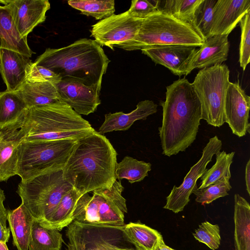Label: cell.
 Returning a JSON list of instances; mask_svg holds the SVG:
<instances>
[{"label":"cell","mask_w":250,"mask_h":250,"mask_svg":"<svg viewBox=\"0 0 250 250\" xmlns=\"http://www.w3.org/2000/svg\"><path fill=\"white\" fill-rule=\"evenodd\" d=\"M162 125V153L170 157L185 151L195 140L202 119L201 105L192 83L179 79L166 87Z\"/></svg>","instance_id":"6da1fadb"},{"label":"cell","mask_w":250,"mask_h":250,"mask_svg":"<svg viewBox=\"0 0 250 250\" xmlns=\"http://www.w3.org/2000/svg\"><path fill=\"white\" fill-rule=\"evenodd\" d=\"M117 153L97 131L78 140L63 168L66 180L81 194L110 188L117 180Z\"/></svg>","instance_id":"7a4b0ae2"},{"label":"cell","mask_w":250,"mask_h":250,"mask_svg":"<svg viewBox=\"0 0 250 250\" xmlns=\"http://www.w3.org/2000/svg\"><path fill=\"white\" fill-rule=\"evenodd\" d=\"M110 60L94 40L83 38L60 48L46 49L34 62L58 74L100 90Z\"/></svg>","instance_id":"3957f363"},{"label":"cell","mask_w":250,"mask_h":250,"mask_svg":"<svg viewBox=\"0 0 250 250\" xmlns=\"http://www.w3.org/2000/svg\"><path fill=\"white\" fill-rule=\"evenodd\" d=\"M96 130L67 104L58 101L28 109L18 133L21 142L79 139Z\"/></svg>","instance_id":"277c9868"},{"label":"cell","mask_w":250,"mask_h":250,"mask_svg":"<svg viewBox=\"0 0 250 250\" xmlns=\"http://www.w3.org/2000/svg\"><path fill=\"white\" fill-rule=\"evenodd\" d=\"M204 42L189 23L160 12L143 20L133 39L115 47L133 51L169 45L200 47Z\"/></svg>","instance_id":"5b68a950"},{"label":"cell","mask_w":250,"mask_h":250,"mask_svg":"<svg viewBox=\"0 0 250 250\" xmlns=\"http://www.w3.org/2000/svg\"><path fill=\"white\" fill-rule=\"evenodd\" d=\"M73 188L63 168L48 170L19 183L17 193L34 219L46 222L62 197Z\"/></svg>","instance_id":"8992f818"},{"label":"cell","mask_w":250,"mask_h":250,"mask_svg":"<svg viewBox=\"0 0 250 250\" xmlns=\"http://www.w3.org/2000/svg\"><path fill=\"white\" fill-rule=\"evenodd\" d=\"M77 141L21 142L17 148V175L24 181L48 170L63 168Z\"/></svg>","instance_id":"52a82bcc"},{"label":"cell","mask_w":250,"mask_h":250,"mask_svg":"<svg viewBox=\"0 0 250 250\" xmlns=\"http://www.w3.org/2000/svg\"><path fill=\"white\" fill-rule=\"evenodd\" d=\"M121 181L116 180L110 188L83 194L75 205L72 220L89 225L124 226L127 212Z\"/></svg>","instance_id":"ba28073f"},{"label":"cell","mask_w":250,"mask_h":250,"mask_svg":"<svg viewBox=\"0 0 250 250\" xmlns=\"http://www.w3.org/2000/svg\"><path fill=\"white\" fill-rule=\"evenodd\" d=\"M229 70L225 64L201 69L192 84L200 100L202 119L214 127L225 123L224 103L230 82Z\"/></svg>","instance_id":"9c48e42d"},{"label":"cell","mask_w":250,"mask_h":250,"mask_svg":"<svg viewBox=\"0 0 250 250\" xmlns=\"http://www.w3.org/2000/svg\"><path fill=\"white\" fill-rule=\"evenodd\" d=\"M124 226L89 225L73 221L66 231L67 250H136L124 232Z\"/></svg>","instance_id":"30bf717a"},{"label":"cell","mask_w":250,"mask_h":250,"mask_svg":"<svg viewBox=\"0 0 250 250\" xmlns=\"http://www.w3.org/2000/svg\"><path fill=\"white\" fill-rule=\"evenodd\" d=\"M222 142L217 136L209 139L203 149L199 160L190 169L179 187L174 186L166 198L165 209L175 213L182 211L190 201L189 196L198 188L196 183L207 169L208 164L212 160L213 155L220 151Z\"/></svg>","instance_id":"8fae6325"},{"label":"cell","mask_w":250,"mask_h":250,"mask_svg":"<svg viewBox=\"0 0 250 250\" xmlns=\"http://www.w3.org/2000/svg\"><path fill=\"white\" fill-rule=\"evenodd\" d=\"M143 20L130 16L127 11L100 20L92 26L91 37L101 46L113 47L133 39Z\"/></svg>","instance_id":"7c38bea8"},{"label":"cell","mask_w":250,"mask_h":250,"mask_svg":"<svg viewBox=\"0 0 250 250\" xmlns=\"http://www.w3.org/2000/svg\"><path fill=\"white\" fill-rule=\"evenodd\" d=\"M59 101L71 107L79 115L94 112L101 104V90L72 80H61L56 83Z\"/></svg>","instance_id":"4fadbf2b"},{"label":"cell","mask_w":250,"mask_h":250,"mask_svg":"<svg viewBox=\"0 0 250 250\" xmlns=\"http://www.w3.org/2000/svg\"><path fill=\"white\" fill-rule=\"evenodd\" d=\"M250 97L241 88L239 81L230 82L225 98V120L232 132L239 137L250 133Z\"/></svg>","instance_id":"5bb4252c"},{"label":"cell","mask_w":250,"mask_h":250,"mask_svg":"<svg viewBox=\"0 0 250 250\" xmlns=\"http://www.w3.org/2000/svg\"><path fill=\"white\" fill-rule=\"evenodd\" d=\"M0 3L8 7L17 30L26 38L36 26L45 21L50 8L48 0H0Z\"/></svg>","instance_id":"9a60e30c"},{"label":"cell","mask_w":250,"mask_h":250,"mask_svg":"<svg viewBox=\"0 0 250 250\" xmlns=\"http://www.w3.org/2000/svg\"><path fill=\"white\" fill-rule=\"evenodd\" d=\"M197 47L185 45L155 46L141 50L155 63L164 66L174 75L186 76L188 63Z\"/></svg>","instance_id":"2e32d148"},{"label":"cell","mask_w":250,"mask_h":250,"mask_svg":"<svg viewBox=\"0 0 250 250\" xmlns=\"http://www.w3.org/2000/svg\"><path fill=\"white\" fill-rule=\"evenodd\" d=\"M250 11V0H217L213 12L210 37L229 35Z\"/></svg>","instance_id":"e0dca14e"},{"label":"cell","mask_w":250,"mask_h":250,"mask_svg":"<svg viewBox=\"0 0 250 250\" xmlns=\"http://www.w3.org/2000/svg\"><path fill=\"white\" fill-rule=\"evenodd\" d=\"M229 49L228 35H215L205 41L189 61L186 76L194 69L222 64L228 59Z\"/></svg>","instance_id":"ac0fdd59"},{"label":"cell","mask_w":250,"mask_h":250,"mask_svg":"<svg viewBox=\"0 0 250 250\" xmlns=\"http://www.w3.org/2000/svg\"><path fill=\"white\" fill-rule=\"evenodd\" d=\"M30 58L14 51L0 50V74L8 91L16 90L26 81Z\"/></svg>","instance_id":"d6986e66"},{"label":"cell","mask_w":250,"mask_h":250,"mask_svg":"<svg viewBox=\"0 0 250 250\" xmlns=\"http://www.w3.org/2000/svg\"><path fill=\"white\" fill-rule=\"evenodd\" d=\"M157 111V105L153 101L145 100L140 101L136 108L128 113L122 111L109 113L104 115V121L98 132L102 135L114 131L128 130L137 120H145L149 116Z\"/></svg>","instance_id":"ffe728a7"},{"label":"cell","mask_w":250,"mask_h":250,"mask_svg":"<svg viewBox=\"0 0 250 250\" xmlns=\"http://www.w3.org/2000/svg\"><path fill=\"white\" fill-rule=\"evenodd\" d=\"M28 109L15 91L0 92V131L8 132L19 130Z\"/></svg>","instance_id":"44dd1931"},{"label":"cell","mask_w":250,"mask_h":250,"mask_svg":"<svg viewBox=\"0 0 250 250\" xmlns=\"http://www.w3.org/2000/svg\"><path fill=\"white\" fill-rule=\"evenodd\" d=\"M8 49L31 58L35 53L30 48L27 39L20 34L8 7L0 5V50Z\"/></svg>","instance_id":"7402d4cb"},{"label":"cell","mask_w":250,"mask_h":250,"mask_svg":"<svg viewBox=\"0 0 250 250\" xmlns=\"http://www.w3.org/2000/svg\"><path fill=\"white\" fill-rule=\"evenodd\" d=\"M15 91L23 100L28 109L60 101L56 83L51 82L25 81Z\"/></svg>","instance_id":"603a6c76"},{"label":"cell","mask_w":250,"mask_h":250,"mask_svg":"<svg viewBox=\"0 0 250 250\" xmlns=\"http://www.w3.org/2000/svg\"><path fill=\"white\" fill-rule=\"evenodd\" d=\"M34 219L22 204L15 209L8 210L7 220L12 232L13 243L18 250H28Z\"/></svg>","instance_id":"cb8c5ba5"},{"label":"cell","mask_w":250,"mask_h":250,"mask_svg":"<svg viewBox=\"0 0 250 250\" xmlns=\"http://www.w3.org/2000/svg\"><path fill=\"white\" fill-rule=\"evenodd\" d=\"M235 250H250V205L239 194L234 195Z\"/></svg>","instance_id":"d4e9b609"},{"label":"cell","mask_w":250,"mask_h":250,"mask_svg":"<svg viewBox=\"0 0 250 250\" xmlns=\"http://www.w3.org/2000/svg\"><path fill=\"white\" fill-rule=\"evenodd\" d=\"M18 130L4 132L0 140V182L6 181L17 175V148L21 142Z\"/></svg>","instance_id":"484cf974"},{"label":"cell","mask_w":250,"mask_h":250,"mask_svg":"<svg viewBox=\"0 0 250 250\" xmlns=\"http://www.w3.org/2000/svg\"><path fill=\"white\" fill-rule=\"evenodd\" d=\"M62 242L60 230L45 227L34 219L28 250H60Z\"/></svg>","instance_id":"4316f807"},{"label":"cell","mask_w":250,"mask_h":250,"mask_svg":"<svg viewBox=\"0 0 250 250\" xmlns=\"http://www.w3.org/2000/svg\"><path fill=\"white\" fill-rule=\"evenodd\" d=\"M82 195L72 188L62 198L49 219L42 225L61 230L72 221L73 212L78 199Z\"/></svg>","instance_id":"83f0119b"},{"label":"cell","mask_w":250,"mask_h":250,"mask_svg":"<svg viewBox=\"0 0 250 250\" xmlns=\"http://www.w3.org/2000/svg\"><path fill=\"white\" fill-rule=\"evenodd\" d=\"M123 230L127 239L136 250H153L162 236L157 230L138 222L125 224Z\"/></svg>","instance_id":"f1b7e54d"},{"label":"cell","mask_w":250,"mask_h":250,"mask_svg":"<svg viewBox=\"0 0 250 250\" xmlns=\"http://www.w3.org/2000/svg\"><path fill=\"white\" fill-rule=\"evenodd\" d=\"M202 0H153L159 12L173 16L182 21L189 23L194 12Z\"/></svg>","instance_id":"f546056e"},{"label":"cell","mask_w":250,"mask_h":250,"mask_svg":"<svg viewBox=\"0 0 250 250\" xmlns=\"http://www.w3.org/2000/svg\"><path fill=\"white\" fill-rule=\"evenodd\" d=\"M151 169V164L150 163L126 156L117 163L115 176L117 180L121 181L125 179L132 184L143 180L148 176V173Z\"/></svg>","instance_id":"4dcf8cb0"},{"label":"cell","mask_w":250,"mask_h":250,"mask_svg":"<svg viewBox=\"0 0 250 250\" xmlns=\"http://www.w3.org/2000/svg\"><path fill=\"white\" fill-rule=\"evenodd\" d=\"M235 152L227 153L225 151L215 154L216 162L209 169H207L200 177L201 182L199 189L212 185L223 177L231 178L230 167L232 163Z\"/></svg>","instance_id":"1f68e13d"},{"label":"cell","mask_w":250,"mask_h":250,"mask_svg":"<svg viewBox=\"0 0 250 250\" xmlns=\"http://www.w3.org/2000/svg\"><path fill=\"white\" fill-rule=\"evenodd\" d=\"M67 2L82 14L100 21L111 16L115 11L114 0H70Z\"/></svg>","instance_id":"d6a6232c"},{"label":"cell","mask_w":250,"mask_h":250,"mask_svg":"<svg viewBox=\"0 0 250 250\" xmlns=\"http://www.w3.org/2000/svg\"><path fill=\"white\" fill-rule=\"evenodd\" d=\"M216 0H202L197 7L190 23L204 41L210 37L213 8Z\"/></svg>","instance_id":"836d02e7"},{"label":"cell","mask_w":250,"mask_h":250,"mask_svg":"<svg viewBox=\"0 0 250 250\" xmlns=\"http://www.w3.org/2000/svg\"><path fill=\"white\" fill-rule=\"evenodd\" d=\"M230 178L223 177L216 183L204 188H197L193 192L195 196V201L202 205L211 203L214 200L229 195L232 188L229 179Z\"/></svg>","instance_id":"e575fe53"},{"label":"cell","mask_w":250,"mask_h":250,"mask_svg":"<svg viewBox=\"0 0 250 250\" xmlns=\"http://www.w3.org/2000/svg\"><path fill=\"white\" fill-rule=\"evenodd\" d=\"M192 234L196 240L205 244L212 250L218 249L220 245V228L217 224L213 225L208 221L204 222Z\"/></svg>","instance_id":"d590c367"},{"label":"cell","mask_w":250,"mask_h":250,"mask_svg":"<svg viewBox=\"0 0 250 250\" xmlns=\"http://www.w3.org/2000/svg\"><path fill=\"white\" fill-rule=\"evenodd\" d=\"M239 23L241 28L239 62L245 70L250 61V11L245 15Z\"/></svg>","instance_id":"8d00e7d4"},{"label":"cell","mask_w":250,"mask_h":250,"mask_svg":"<svg viewBox=\"0 0 250 250\" xmlns=\"http://www.w3.org/2000/svg\"><path fill=\"white\" fill-rule=\"evenodd\" d=\"M61 77L51 70L31 62L26 71V81L30 82H51L57 83Z\"/></svg>","instance_id":"74e56055"},{"label":"cell","mask_w":250,"mask_h":250,"mask_svg":"<svg viewBox=\"0 0 250 250\" xmlns=\"http://www.w3.org/2000/svg\"><path fill=\"white\" fill-rule=\"evenodd\" d=\"M127 12L130 16L138 19L144 20L160 12L153 0H133Z\"/></svg>","instance_id":"f35d334b"},{"label":"cell","mask_w":250,"mask_h":250,"mask_svg":"<svg viewBox=\"0 0 250 250\" xmlns=\"http://www.w3.org/2000/svg\"><path fill=\"white\" fill-rule=\"evenodd\" d=\"M5 199L4 191L0 188V221L3 225L6 226L8 210L5 208L3 205Z\"/></svg>","instance_id":"ab89813d"},{"label":"cell","mask_w":250,"mask_h":250,"mask_svg":"<svg viewBox=\"0 0 250 250\" xmlns=\"http://www.w3.org/2000/svg\"><path fill=\"white\" fill-rule=\"evenodd\" d=\"M10 237V229L0 221V241L6 243Z\"/></svg>","instance_id":"60d3db41"},{"label":"cell","mask_w":250,"mask_h":250,"mask_svg":"<svg viewBox=\"0 0 250 250\" xmlns=\"http://www.w3.org/2000/svg\"><path fill=\"white\" fill-rule=\"evenodd\" d=\"M245 182L246 189L249 195H250V160L249 159L246 164L245 169Z\"/></svg>","instance_id":"b9f144b4"},{"label":"cell","mask_w":250,"mask_h":250,"mask_svg":"<svg viewBox=\"0 0 250 250\" xmlns=\"http://www.w3.org/2000/svg\"><path fill=\"white\" fill-rule=\"evenodd\" d=\"M153 250H175L166 245L162 236L155 244Z\"/></svg>","instance_id":"7bdbcfd3"},{"label":"cell","mask_w":250,"mask_h":250,"mask_svg":"<svg viewBox=\"0 0 250 250\" xmlns=\"http://www.w3.org/2000/svg\"><path fill=\"white\" fill-rule=\"evenodd\" d=\"M0 250H8L6 243L0 241Z\"/></svg>","instance_id":"ee69618b"},{"label":"cell","mask_w":250,"mask_h":250,"mask_svg":"<svg viewBox=\"0 0 250 250\" xmlns=\"http://www.w3.org/2000/svg\"><path fill=\"white\" fill-rule=\"evenodd\" d=\"M4 133L0 131V140L3 136Z\"/></svg>","instance_id":"f6af8a7d"}]
</instances>
